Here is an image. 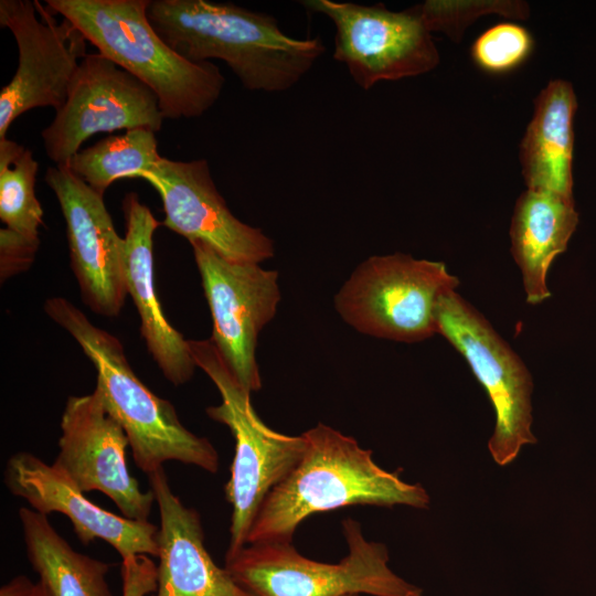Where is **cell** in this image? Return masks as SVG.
I'll list each match as a JSON object with an SVG mask.
<instances>
[{
  "label": "cell",
  "instance_id": "obj_1",
  "mask_svg": "<svg viewBox=\"0 0 596 596\" xmlns=\"http://www.w3.org/2000/svg\"><path fill=\"white\" fill-rule=\"evenodd\" d=\"M147 15L182 57L193 63L223 61L248 91H288L326 52L320 38H291L272 14L234 3L149 0Z\"/></svg>",
  "mask_w": 596,
  "mask_h": 596
},
{
  "label": "cell",
  "instance_id": "obj_2",
  "mask_svg": "<svg viewBox=\"0 0 596 596\" xmlns=\"http://www.w3.org/2000/svg\"><path fill=\"white\" fill-rule=\"evenodd\" d=\"M305 451L294 469L266 497L251 526L247 544L291 543L312 514L350 505H407L427 509L419 483L403 481L372 458L352 437L324 425L301 434Z\"/></svg>",
  "mask_w": 596,
  "mask_h": 596
},
{
  "label": "cell",
  "instance_id": "obj_3",
  "mask_svg": "<svg viewBox=\"0 0 596 596\" xmlns=\"http://www.w3.org/2000/svg\"><path fill=\"white\" fill-rule=\"evenodd\" d=\"M45 312L79 344L97 372L96 386L108 412L125 430L137 467L150 475L167 461L215 473L220 456L212 443L185 428L174 406L152 393L135 374L120 341L94 326L62 297L45 301Z\"/></svg>",
  "mask_w": 596,
  "mask_h": 596
},
{
  "label": "cell",
  "instance_id": "obj_4",
  "mask_svg": "<svg viewBox=\"0 0 596 596\" xmlns=\"http://www.w3.org/2000/svg\"><path fill=\"white\" fill-rule=\"evenodd\" d=\"M98 51L132 74L159 99L164 119L195 118L220 98L225 78L212 62L193 63L151 25L149 0H46Z\"/></svg>",
  "mask_w": 596,
  "mask_h": 596
},
{
  "label": "cell",
  "instance_id": "obj_5",
  "mask_svg": "<svg viewBox=\"0 0 596 596\" xmlns=\"http://www.w3.org/2000/svg\"><path fill=\"white\" fill-rule=\"evenodd\" d=\"M198 368L214 383L221 403L206 415L227 426L234 438L231 475L224 486L232 507L230 542L225 557L247 544L251 526L268 493L285 479L305 451L302 435L291 436L268 427L255 412L247 391L234 376L214 343L189 340Z\"/></svg>",
  "mask_w": 596,
  "mask_h": 596
},
{
  "label": "cell",
  "instance_id": "obj_6",
  "mask_svg": "<svg viewBox=\"0 0 596 596\" xmlns=\"http://www.w3.org/2000/svg\"><path fill=\"white\" fill-rule=\"evenodd\" d=\"M348 553L338 563L306 557L291 543L246 544L224 567L255 596H424L389 566V550L368 541L353 518L341 522Z\"/></svg>",
  "mask_w": 596,
  "mask_h": 596
},
{
  "label": "cell",
  "instance_id": "obj_7",
  "mask_svg": "<svg viewBox=\"0 0 596 596\" xmlns=\"http://www.w3.org/2000/svg\"><path fill=\"white\" fill-rule=\"evenodd\" d=\"M460 281L443 262L394 253L361 263L334 297L340 317L356 331L398 342L438 333L436 307Z\"/></svg>",
  "mask_w": 596,
  "mask_h": 596
},
{
  "label": "cell",
  "instance_id": "obj_8",
  "mask_svg": "<svg viewBox=\"0 0 596 596\" xmlns=\"http://www.w3.org/2000/svg\"><path fill=\"white\" fill-rule=\"evenodd\" d=\"M438 333L466 360L487 392L496 422L488 441L499 466L515 460L522 447L536 444L532 426L531 374L504 339L456 290L446 291L436 307Z\"/></svg>",
  "mask_w": 596,
  "mask_h": 596
},
{
  "label": "cell",
  "instance_id": "obj_9",
  "mask_svg": "<svg viewBox=\"0 0 596 596\" xmlns=\"http://www.w3.org/2000/svg\"><path fill=\"white\" fill-rule=\"evenodd\" d=\"M301 3L333 22V58L345 65L362 89L382 81L425 74L439 63L432 34L412 8L396 12L381 3L364 6L333 0Z\"/></svg>",
  "mask_w": 596,
  "mask_h": 596
},
{
  "label": "cell",
  "instance_id": "obj_10",
  "mask_svg": "<svg viewBox=\"0 0 596 596\" xmlns=\"http://www.w3.org/2000/svg\"><path fill=\"white\" fill-rule=\"evenodd\" d=\"M163 120L153 91L97 52L81 61L65 103L41 137L47 158L68 166L93 135L137 128L157 132Z\"/></svg>",
  "mask_w": 596,
  "mask_h": 596
},
{
  "label": "cell",
  "instance_id": "obj_11",
  "mask_svg": "<svg viewBox=\"0 0 596 596\" xmlns=\"http://www.w3.org/2000/svg\"><path fill=\"white\" fill-rule=\"evenodd\" d=\"M0 25L12 33L19 62L12 79L0 91V139L11 124L38 107L58 110L86 53V39L66 19L38 0H1Z\"/></svg>",
  "mask_w": 596,
  "mask_h": 596
},
{
  "label": "cell",
  "instance_id": "obj_12",
  "mask_svg": "<svg viewBox=\"0 0 596 596\" xmlns=\"http://www.w3.org/2000/svg\"><path fill=\"white\" fill-rule=\"evenodd\" d=\"M190 244L213 320L211 341L237 381L256 392L262 389L257 337L280 300L278 273L226 259L200 241Z\"/></svg>",
  "mask_w": 596,
  "mask_h": 596
},
{
  "label": "cell",
  "instance_id": "obj_13",
  "mask_svg": "<svg viewBox=\"0 0 596 596\" xmlns=\"http://www.w3.org/2000/svg\"><path fill=\"white\" fill-rule=\"evenodd\" d=\"M58 454L53 462L83 492L100 491L130 520L148 521L155 502L129 472V441L108 412L97 387L91 394L70 396L61 417Z\"/></svg>",
  "mask_w": 596,
  "mask_h": 596
},
{
  "label": "cell",
  "instance_id": "obj_14",
  "mask_svg": "<svg viewBox=\"0 0 596 596\" xmlns=\"http://www.w3.org/2000/svg\"><path fill=\"white\" fill-rule=\"evenodd\" d=\"M139 178L161 198L162 225L189 242H203L233 262L259 264L273 257V241L230 211L205 159L177 161L162 157Z\"/></svg>",
  "mask_w": 596,
  "mask_h": 596
},
{
  "label": "cell",
  "instance_id": "obj_15",
  "mask_svg": "<svg viewBox=\"0 0 596 596\" xmlns=\"http://www.w3.org/2000/svg\"><path fill=\"white\" fill-rule=\"evenodd\" d=\"M44 180L65 221L71 266L83 301L99 316H118L127 295L125 238L115 230L104 194L68 166L49 167Z\"/></svg>",
  "mask_w": 596,
  "mask_h": 596
},
{
  "label": "cell",
  "instance_id": "obj_16",
  "mask_svg": "<svg viewBox=\"0 0 596 596\" xmlns=\"http://www.w3.org/2000/svg\"><path fill=\"white\" fill-rule=\"evenodd\" d=\"M3 482L12 496L25 500L36 512L66 515L84 545L103 540L121 560L159 555V526L98 507L61 469L31 453L19 451L7 460Z\"/></svg>",
  "mask_w": 596,
  "mask_h": 596
},
{
  "label": "cell",
  "instance_id": "obj_17",
  "mask_svg": "<svg viewBox=\"0 0 596 596\" xmlns=\"http://www.w3.org/2000/svg\"><path fill=\"white\" fill-rule=\"evenodd\" d=\"M148 479L160 515L157 596H255L214 563L200 513L174 494L164 469Z\"/></svg>",
  "mask_w": 596,
  "mask_h": 596
},
{
  "label": "cell",
  "instance_id": "obj_18",
  "mask_svg": "<svg viewBox=\"0 0 596 596\" xmlns=\"http://www.w3.org/2000/svg\"><path fill=\"white\" fill-rule=\"evenodd\" d=\"M126 219V286L140 316L141 336L163 376L173 385L187 383L196 366L189 340L166 319L153 275V234L160 223L136 193L123 201Z\"/></svg>",
  "mask_w": 596,
  "mask_h": 596
},
{
  "label": "cell",
  "instance_id": "obj_19",
  "mask_svg": "<svg viewBox=\"0 0 596 596\" xmlns=\"http://www.w3.org/2000/svg\"><path fill=\"white\" fill-rule=\"evenodd\" d=\"M578 222L573 198L526 189L517 200L511 225V254L520 268L526 302L550 298L547 273L566 249Z\"/></svg>",
  "mask_w": 596,
  "mask_h": 596
},
{
  "label": "cell",
  "instance_id": "obj_20",
  "mask_svg": "<svg viewBox=\"0 0 596 596\" xmlns=\"http://www.w3.org/2000/svg\"><path fill=\"white\" fill-rule=\"evenodd\" d=\"M571 83L551 81L538 95L534 113L520 143V162L528 189L573 198L574 115Z\"/></svg>",
  "mask_w": 596,
  "mask_h": 596
},
{
  "label": "cell",
  "instance_id": "obj_21",
  "mask_svg": "<svg viewBox=\"0 0 596 596\" xmlns=\"http://www.w3.org/2000/svg\"><path fill=\"white\" fill-rule=\"evenodd\" d=\"M18 515L30 565L52 596H113L108 563L75 551L47 515L26 507Z\"/></svg>",
  "mask_w": 596,
  "mask_h": 596
},
{
  "label": "cell",
  "instance_id": "obj_22",
  "mask_svg": "<svg viewBox=\"0 0 596 596\" xmlns=\"http://www.w3.org/2000/svg\"><path fill=\"white\" fill-rule=\"evenodd\" d=\"M161 158L156 132L137 128L82 148L72 157L68 168L86 184L104 194L115 181L139 178Z\"/></svg>",
  "mask_w": 596,
  "mask_h": 596
},
{
  "label": "cell",
  "instance_id": "obj_23",
  "mask_svg": "<svg viewBox=\"0 0 596 596\" xmlns=\"http://www.w3.org/2000/svg\"><path fill=\"white\" fill-rule=\"evenodd\" d=\"M38 170L30 149L0 139V220L7 228L30 238H39L43 220L34 189Z\"/></svg>",
  "mask_w": 596,
  "mask_h": 596
},
{
  "label": "cell",
  "instance_id": "obj_24",
  "mask_svg": "<svg viewBox=\"0 0 596 596\" xmlns=\"http://www.w3.org/2000/svg\"><path fill=\"white\" fill-rule=\"evenodd\" d=\"M429 32L438 31L453 41H460L466 28L479 17L497 13L512 19L529 17V7L522 1H443L428 0L412 8Z\"/></svg>",
  "mask_w": 596,
  "mask_h": 596
},
{
  "label": "cell",
  "instance_id": "obj_25",
  "mask_svg": "<svg viewBox=\"0 0 596 596\" xmlns=\"http://www.w3.org/2000/svg\"><path fill=\"white\" fill-rule=\"evenodd\" d=\"M533 44V38L525 28L513 22H502L476 39L471 46V57L482 71L503 74L524 63Z\"/></svg>",
  "mask_w": 596,
  "mask_h": 596
},
{
  "label": "cell",
  "instance_id": "obj_26",
  "mask_svg": "<svg viewBox=\"0 0 596 596\" xmlns=\"http://www.w3.org/2000/svg\"><path fill=\"white\" fill-rule=\"evenodd\" d=\"M40 246V238L20 235L7 227L0 230L1 280L29 269Z\"/></svg>",
  "mask_w": 596,
  "mask_h": 596
},
{
  "label": "cell",
  "instance_id": "obj_27",
  "mask_svg": "<svg viewBox=\"0 0 596 596\" xmlns=\"http://www.w3.org/2000/svg\"><path fill=\"white\" fill-rule=\"evenodd\" d=\"M124 596H145L157 589V566L148 555L123 560Z\"/></svg>",
  "mask_w": 596,
  "mask_h": 596
},
{
  "label": "cell",
  "instance_id": "obj_28",
  "mask_svg": "<svg viewBox=\"0 0 596 596\" xmlns=\"http://www.w3.org/2000/svg\"><path fill=\"white\" fill-rule=\"evenodd\" d=\"M35 583L24 575H18L0 588V596H32Z\"/></svg>",
  "mask_w": 596,
  "mask_h": 596
},
{
  "label": "cell",
  "instance_id": "obj_29",
  "mask_svg": "<svg viewBox=\"0 0 596 596\" xmlns=\"http://www.w3.org/2000/svg\"><path fill=\"white\" fill-rule=\"evenodd\" d=\"M32 596H52V594L49 592L45 585L39 581L35 583Z\"/></svg>",
  "mask_w": 596,
  "mask_h": 596
},
{
  "label": "cell",
  "instance_id": "obj_30",
  "mask_svg": "<svg viewBox=\"0 0 596 596\" xmlns=\"http://www.w3.org/2000/svg\"><path fill=\"white\" fill-rule=\"evenodd\" d=\"M342 596H361L359 594H347V595H342Z\"/></svg>",
  "mask_w": 596,
  "mask_h": 596
}]
</instances>
